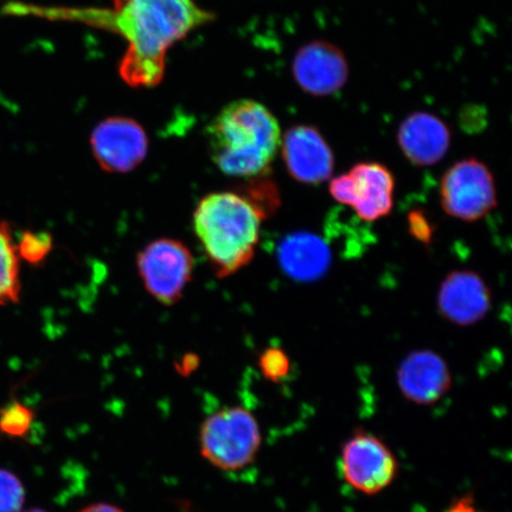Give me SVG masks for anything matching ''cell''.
I'll return each instance as SVG.
<instances>
[{
  "mask_svg": "<svg viewBox=\"0 0 512 512\" xmlns=\"http://www.w3.org/2000/svg\"><path fill=\"white\" fill-rule=\"evenodd\" d=\"M9 224L0 221V307L18 303L21 297V267Z\"/></svg>",
  "mask_w": 512,
  "mask_h": 512,
  "instance_id": "16",
  "label": "cell"
},
{
  "mask_svg": "<svg viewBox=\"0 0 512 512\" xmlns=\"http://www.w3.org/2000/svg\"><path fill=\"white\" fill-rule=\"evenodd\" d=\"M330 194L338 203L351 207L354 202V184L349 174L332 178L330 181Z\"/></svg>",
  "mask_w": 512,
  "mask_h": 512,
  "instance_id": "21",
  "label": "cell"
},
{
  "mask_svg": "<svg viewBox=\"0 0 512 512\" xmlns=\"http://www.w3.org/2000/svg\"><path fill=\"white\" fill-rule=\"evenodd\" d=\"M200 443L209 463L226 471L243 469L261 445L258 421L246 409L224 408L203 422Z\"/></svg>",
  "mask_w": 512,
  "mask_h": 512,
  "instance_id": "4",
  "label": "cell"
},
{
  "mask_svg": "<svg viewBox=\"0 0 512 512\" xmlns=\"http://www.w3.org/2000/svg\"><path fill=\"white\" fill-rule=\"evenodd\" d=\"M51 248V239L47 234L25 233L17 246L19 258L31 264L41 262L48 255Z\"/></svg>",
  "mask_w": 512,
  "mask_h": 512,
  "instance_id": "20",
  "label": "cell"
},
{
  "mask_svg": "<svg viewBox=\"0 0 512 512\" xmlns=\"http://www.w3.org/2000/svg\"><path fill=\"white\" fill-rule=\"evenodd\" d=\"M259 366L266 379L273 382L285 380L291 371L290 358L279 348H270L262 352Z\"/></svg>",
  "mask_w": 512,
  "mask_h": 512,
  "instance_id": "19",
  "label": "cell"
},
{
  "mask_svg": "<svg viewBox=\"0 0 512 512\" xmlns=\"http://www.w3.org/2000/svg\"><path fill=\"white\" fill-rule=\"evenodd\" d=\"M265 214L236 192H214L198 203L194 229L217 277H228L247 266L260 241Z\"/></svg>",
  "mask_w": 512,
  "mask_h": 512,
  "instance_id": "3",
  "label": "cell"
},
{
  "mask_svg": "<svg viewBox=\"0 0 512 512\" xmlns=\"http://www.w3.org/2000/svg\"><path fill=\"white\" fill-rule=\"evenodd\" d=\"M34 421V412L23 403L14 401L0 411V432L12 438L24 437Z\"/></svg>",
  "mask_w": 512,
  "mask_h": 512,
  "instance_id": "17",
  "label": "cell"
},
{
  "mask_svg": "<svg viewBox=\"0 0 512 512\" xmlns=\"http://www.w3.org/2000/svg\"><path fill=\"white\" fill-rule=\"evenodd\" d=\"M403 395L418 405H433L451 388L447 364L430 350L414 351L402 361L398 373Z\"/></svg>",
  "mask_w": 512,
  "mask_h": 512,
  "instance_id": "12",
  "label": "cell"
},
{
  "mask_svg": "<svg viewBox=\"0 0 512 512\" xmlns=\"http://www.w3.org/2000/svg\"><path fill=\"white\" fill-rule=\"evenodd\" d=\"M278 259L288 277L310 283L328 272L331 253L318 236L296 233L280 243Z\"/></svg>",
  "mask_w": 512,
  "mask_h": 512,
  "instance_id": "15",
  "label": "cell"
},
{
  "mask_svg": "<svg viewBox=\"0 0 512 512\" xmlns=\"http://www.w3.org/2000/svg\"><path fill=\"white\" fill-rule=\"evenodd\" d=\"M79 512H125V511L119 509L118 507H114V505H111V504L100 503V504L91 505V507L82 509Z\"/></svg>",
  "mask_w": 512,
  "mask_h": 512,
  "instance_id": "24",
  "label": "cell"
},
{
  "mask_svg": "<svg viewBox=\"0 0 512 512\" xmlns=\"http://www.w3.org/2000/svg\"><path fill=\"white\" fill-rule=\"evenodd\" d=\"M446 512H479L476 509L475 503L471 497L460 498L459 501L454 503Z\"/></svg>",
  "mask_w": 512,
  "mask_h": 512,
  "instance_id": "23",
  "label": "cell"
},
{
  "mask_svg": "<svg viewBox=\"0 0 512 512\" xmlns=\"http://www.w3.org/2000/svg\"><path fill=\"white\" fill-rule=\"evenodd\" d=\"M23 512H47V511H44L42 509H31V510L23 511Z\"/></svg>",
  "mask_w": 512,
  "mask_h": 512,
  "instance_id": "25",
  "label": "cell"
},
{
  "mask_svg": "<svg viewBox=\"0 0 512 512\" xmlns=\"http://www.w3.org/2000/svg\"><path fill=\"white\" fill-rule=\"evenodd\" d=\"M441 206L454 219L475 222L497 206L494 176L483 162L467 158L453 164L440 184Z\"/></svg>",
  "mask_w": 512,
  "mask_h": 512,
  "instance_id": "5",
  "label": "cell"
},
{
  "mask_svg": "<svg viewBox=\"0 0 512 512\" xmlns=\"http://www.w3.org/2000/svg\"><path fill=\"white\" fill-rule=\"evenodd\" d=\"M293 75L304 92L325 96L337 93L345 85L349 66L341 50L328 42L316 41L298 50Z\"/></svg>",
  "mask_w": 512,
  "mask_h": 512,
  "instance_id": "10",
  "label": "cell"
},
{
  "mask_svg": "<svg viewBox=\"0 0 512 512\" xmlns=\"http://www.w3.org/2000/svg\"><path fill=\"white\" fill-rule=\"evenodd\" d=\"M398 138L403 155L419 166L439 163L451 144L447 125L431 113L409 115L399 128Z\"/></svg>",
  "mask_w": 512,
  "mask_h": 512,
  "instance_id": "13",
  "label": "cell"
},
{
  "mask_svg": "<svg viewBox=\"0 0 512 512\" xmlns=\"http://www.w3.org/2000/svg\"><path fill=\"white\" fill-rule=\"evenodd\" d=\"M209 153L223 174L265 176L281 145L277 118L260 102L241 99L224 106L207 128Z\"/></svg>",
  "mask_w": 512,
  "mask_h": 512,
  "instance_id": "2",
  "label": "cell"
},
{
  "mask_svg": "<svg viewBox=\"0 0 512 512\" xmlns=\"http://www.w3.org/2000/svg\"><path fill=\"white\" fill-rule=\"evenodd\" d=\"M409 222H411V230L416 238L425 242L431 239L432 230L430 223H428L424 215L414 213L409 217Z\"/></svg>",
  "mask_w": 512,
  "mask_h": 512,
  "instance_id": "22",
  "label": "cell"
},
{
  "mask_svg": "<svg viewBox=\"0 0 512 512\" xmlns=\"http://www.w3.org/2000/svg\"><path fill=\"white\" fill-rule=\"evenodd\" d=\"M342 472L352 488L374 495L392 484L398 462L379 438L358 431L343 447Z\"/></svg>",
  "mask_w": 512,
  "mask_h": 512,
  "instance_id": "7",
  "label": "cell"
},
{
  "mask_svg": "<svg viewBox=\"0 0 512 512\" xmlns=\"http://www.w3.org/2000/svg\"><path fill=\"white\" fill-rule=\"evenodd\" d=\"M138 271L151 296L164 305L181 299L194 271V256L181 241L159 239L138 255Z\"/></svg>",
  "mask_w": 512,
  "mask_h": 512,
  "instance_id": "6",
  "label": "cell"
},
{
  "mask_svg": "<svg viewBox=\"0 0 512 512\" xmlns=\"http://www.w3.org/2000/svg\"><path fill=\"white\" fill-rule=\"evenodd\" d=\"M25 501V491L21 480L0 469V512H21Z\"/></svg>",
  "mask_w": 512,
  "mask_h": 512,
  "instance_id": "18",
  "label": "cell"
},
{
  "mask_svg": "<svg viewBox=\"0 0 512 512\" xmlns=\"http://www.w3.org/2000/svg\"><path fill=\"white\" fill-rule=\"evenodd\" d=\"M280 147L288 174L296 181L319 184L331 178L334 152L316 127H291L281 139Z\"/></svg>",
  "mask_w": 512,
  "mask_h": 512,
  "instance_id": "9",
  "label": "cell"
},
{
  "mask_svg": "<svg viewBox=\"0 0 512 512\" xmlns=\"http://www.w3.org/2000/svg\"><path fill=\"white\" fill-rule=\"evenodd\" d=\"M354 184V202L358 219L375 222L390 214L394 206L395 178L386 166L360 163L349 172Z\"/></svg>",
  "mask_w": 512,
  "mask_h": 512,
  "instance_id": "14",
  "label": "cell"
},
{
  "mask_svg": "<svg viewBox=\"0 0 512 512\" xmlns=\"http://www.w3.org/2000/svg\"><path fill=\"white\" fill-rule=\"evenodd\" d=\"M115 30L127 49L119 64L126 85L150 88L162 82L166 56L192 31L213 21L195 0H112Z\"/></svg>",
  "mask_w": 512,
  "mask_h": 512,
  "instance_id": "1",
  "label": "cell"
},
{
  "mask_svg": "<svg viewBox=\"0 0 512 512\" xmlns=\"http://www.w3.org/2000/svg\"><path fill=\"white\" fill-rule=\"evenodd\" d=\"M91 146L102 170L125 174L143 163L149 151V138L138 121L111 117L96 125Z\"/></svg>",
  "mask_w": 512,
  "mask_h": 512,
  "instance_id": "8",
  "label": "cell"
},
{
  "mask_svg": "<svg viewBox=\"0 0 512 512\" xmlns=\"http://www.w3.org/2000/svg\"><path fill=\"white\" fill-rule=\"evenodd\" d=\"M491 306V294L475 272H453L441 284L438 307L448 322L471 325L482 320Z\"/></svg>",
  "mask_w": 512,
  "mask_h": 512,
  "instance_id": "11",
  "label": "cell"
}]
</instances>
